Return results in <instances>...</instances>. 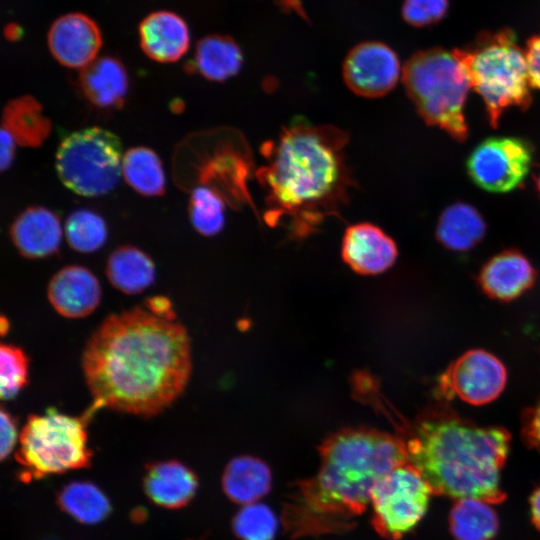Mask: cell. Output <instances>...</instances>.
<instances>
[{"label": "cell", "instance_id": "603a6c76", "mask_svg": "<svg viewBox=\"0 0 540 540\" xmlns=\"http://www.w3.org/2000/svg\"><path fill=\"white\" fill-rule=\"evenodd\" d=\"M486 223L472 205L456 202L446 207L437 222L436 238L447 249L466 252L485 236Z\"/></svg>", "mask_w": 540, "mask_h": 540}, {"label": "cell", "instance_id": "f1b7e54d", "mask_svg": "<svg viewBox=\"0 0 540 540\" xmlns=\"http://www.w3.org/2000/svg\"><path fill=\"white\" fill-rule=\"evenodd\" d=\"M65 236L69 246L77 252L98 250L107 239V226L97 213L80 209L72 212L65 222Z\"/></svg>", "mask_w": 540, "mask_h": 540}, {"label": "cell", "instance_id": "836d02e7", "mask_svg": "<svg viewBox=\"0 0 540 540\" xmlns=\"http://www.w3.org/2000/svg\"><path fill=\"white\" fill-rule=\"evenodd\" d=\"M521 435L527 446L540 452V400L522 413Z\"/></svg>", "mask_w": 540, "mask_h": 540}, {"label": "cell", "instance_id": "1f68e13d", "mask_svg": "<svg viewBox=\"0 0 540 540\" xmlns=\"http://www.w3.org/2000/svg\"><path fill=\"white\" fill-rule=\"evenodd\" d=\"M29 360L23 349L2 344L0 347V395L13 399L28 381Z\"/></svg>", "mask_w": 540, "mask_h": 540}, {"label": "cell", "instance_id": "484cf974", "mask_svg": "<svg viewBox=\"0 0 540 540\" xmlns=\"http://www.w3.org/2000/svg\"><path fill=\"white\" fill-rule=\"evenodd\" d=\"M243 62L239 45L230 37L210 35L196 46L194 65L210 81L222 82L236 75Z\"/></svg>", "mask_w": 540, "mask_h": 540}, {"label": "cell", "instance_id": "2e32d148", "mask_svg": "<svg viewBox=\"0 0 540 540\" xmlns=\"http://www.w3.org/2000/svg\"><path fill=\"white\" fill-rule=\"evenodd\" d=\"M47 297L61 316L83 318L91 314L100 303V283L89 269L79 265L66 266L50 279Z\"/></svg>", "mask_w": 540, "mask_h": 540}, {"label": "cell", "instance_id": "9c48e42d", "mask_svg": "<svg viewBox=\"0 0 540 540\" xmlns=\"http://www.w3.org/2000/svg\"><path fill=\"white\" fill-rule=\"evenodd\" d=\"M432 495L427 481L410 463L381 477L370 494L375 532L386 540H400L423 519Z\"/></svg>", "mask_w": 540, "mask_h": 540}, {"label": "cell", "instance_id": "8d00e7d4", "mask_svg": "<svg viewBox=\"0 0 540 540\" xmlns=\"http://www.w3.org/2000/svg\"><path fill=\"white\" fill-rule=\"evenodd\" d=\"M146 308L153 313L167 318H175L168 299L163 297H154L146 301Z\"/></svg>", "mask_w": 540, "mask_h": 540}, {"label": "cell", "instance_id": "7402d4cb", "mask_svg": "<svg viewBox=\"0 0 540 540\" xmlns=\"http://www.w3.org/2000/svg\"><path fill=\"white\" fill-rule=\"evenodd\" d=\"M272 485L269 466L259 458L242 455L233 458L222 476L226 496L243 506L256 503L267 495Z\"/></svg>", "mask_w": 540, "mask_h": 540}, {"label": "cell", "instance_id": "52a82bcc", "mask_svg": "<svg viewBox=\"0 0 540 540\" xmlns=\"http://www.w3.org/2000/svg\"><path fill=\"white\" fill-rule=\"evenodd\" d=\"M91 408L81 417L48 408L43 414L30 415L19 434L18 462L22 476L41 478L89 466L92 452L88 446L87 421Z\"/></svg>", "mask_w": 540, "mask_h": 540}, {"label": "cell", "instance_id": "8992f818", "mask_svg": "<svg viewBox=\"0 0 540 540\" xmlns=\"http://www.w3.org/2000/svg\"><path fill=\"white\" fill-rule=\"evenodd\" d=\"M473 89L482 99L488 122L497 128L510 108L527 109L532 102L525 51L510 29L481 34L463 49H455Z\"/></svg>", "mask_w": 540, "mask_h": 540}, {"label": "cell", "instance_id": "f35d334b", "mask_svg": "<svg viewBox=\"0 0 540 540\" xmlns=\"http://www.w3.org/2000/svg\"><path fill=\"white\" fill-rule=\"evenodd\" d=\"M8 328H9L8 320L4 316H1V320H0L1 334L4 335L8 331Z\"/></svg>", "mask_w": 540, "mask_h": 540}, {"label": "cell", "instance_id": "ffe728a7", "mask_svg": "<svg viewBox=\"0 0 540 540\" xmlns=\"http://www.w3.org/2000/svg\"><path fill=\"white\" fill-rule=\"evenodd\" d=\"M198 480L194 472L176 460L151 464L144 476V490L157 505L177 509L194 497Z\"/></svg>", "mask_w": 540, "mask_h": 540}, {"label": "cell", "instance_id": "7a4b0ae2", "mask_svg": "<svg viewBox=\"0 0 540 540\" xmlns=\"http://www.w3.org/2000/svg\"><path fill=\"white\" fill-rule=\"evenodd\" d=\"M317 473L295 484L281 521L291 538L350 531L370 505L375 483L408 463L404 440L369 428L340 430L319 447Z\"/></svg>", "mask_w": 540, "mask_h": 540}, {"label": "cell", "instance_id": "5b68a950", "mask_svg": "<svg viewBox=\"0 0 540 540\" xmlns=\"http://www.w3.org/2000/svg\"><path fill=\"white\" fill-rule=\"evenodd\" d=\"M402 81L426 124L456 141H466L469 129L464 109L471 85L455 49L435 47L416 52L402 68Z\"/></svg>", "mask_w": 540, "mask_h": 540}, {"label": "cell", "instance_id": "8fae6325", "mask_svg": "<svg viewBox=\"0 0 540 540\" xmlns=\"http://www.w3.org/2000/svg\"><path fill=\"white\" fill-rule=\"evenodd\" d=\"M506 381V368L496 356L473 349L458 357L441 374L437 390L440 399L457 397L471 405H484L502 393Z\"/></svg>", "mask_w": 540, "mask_h": 540}, {"label": "cell", "instance_id": "d4e9b609", "mask_svg": "<svg viewBox=\"0 0 540 540\" xmlns=\"http://www.w3.org/2000/svg\"><path fill=\"white\" fill-rule=\"evenodd\" d=\"M493 504L477 498L455 500L449 513V529L455 540H492L499 529Z\"/></svg>", "mask_w": 540, "mask_h": 540}, {"label": "cell", "instance_id": "4dcf8cb0", "mask_svg": "<svg viewBox=\"0 0 540 540\" xmlns=\"http://www.w3.org/2000/svg\"><path fill=\"white\" fill-rule=\"evenodd\" d=\"M277 526L273 511L257 502L243 506L232 520V529L242 540H273Z\"/></svg>", "mask_w": 540, "mask_h": 540}, {"label": "cell", "instance_id": "d6a6232c", "mask_svg": "<svg viewBox=\"0 0 540 540\" xmlns=\"http://www.w3.org/2000/svg\"><path fill=\"white\" fill-rule=\"evenodd\" d=\"M448 7L449 0H404L402 16L411 26L425 27L439 22Z\"/></svg>", "mask_w": 540, "mask_h": 540}, {"label": "cell", "instance_id": "277c9868", "mask_svg": "<svg viewBox=\"0 0 540 540\" xmlns=\"http://www.w3.org/2000/svg\"><path fill=\"white\" fill-rule=\"evenodd\" d=\"M401 437L408 463L433 494L493 505L505 500L500 479L510 449L506 429L479 426L440 405L421 414Z\"/></svg>", "mask_w": 540, "mask_h": 540}, {"label": "cell", "instance_id": "83f0119b", "mask_svg": "<svg viewBox=\"0 0 540 540\" xmlns=\"http://www.w3.org/2000/svg\"><path fill=\"white\" fill-rule=\"evenodd\" d=\"M57 502L66 513L84 524L99 523L111 511L106 495L90 482L77 481L64 486Z\"/></svg>", "mask_w": 540, "mask_h": 540}, {"label": "cell", "instance_id": "f546056e", "mask_svg": "<svg viewBox=\"0 0 540 540\" xmlns=\"http://www.w3.org/2000/svg\"><path fill=\"white\" fill-rule=\"evenodd\" d=\"M225 200L208 187L192 190L189 214L193 227L203 236H214L225 224Z\"/></svg>", "mask_w": 540, "mask_h": 540}, {"label": "cell", "instance_id": "9a60e30c", "mask_svg": "<svg viewBox=\"0 0 540 540\" xmlns=\"http://www.w3.org/2000/svg\"><path fill=\"white\" fill-rule=\"evenodd\" d=\"M2 116L0 164L5 171L13 162L16 147H38L49 135L51 124L30 96L8 102Z\"/></svg>", "mask_w": 540, "mask_h": 540}, {"label": "cell", "instance_id": "30bf717a", "mask_svg": "<svg viewBox=\"0 0 540 540\" xmlns=\"http://www.w3.org/2000/svg\"><path fill=\"white\" fill-rule=\"evenodd\" d=\"M533 160V148L524 139L489 137L470 153L466 168L471 180L492 193L512 191L524 182Z\"/></svg>", "mask_w": 540, "mask_h": 540}, {"label": "cell", "instance_id": "3957f363", "mask_svg": "<svg viewBox=\"0 0 540 540\" xmlns=\"http://www.w3.org/2000/svg\"><path fill=\"white\" fill-rule=\"evenodd\" d=\"M348 135L332 125L293 124L261 148L256 177L270 226L284 222L296 237L312 234L346 204L352 178L344 149Z\"/></svg>", "mask_w": 540, "mask_h": 540}, {"label": "cell", "instance_id": "74e56055", "mask_svg": "<svg viewBox=\"0 0 540 540\" xmlns=\"http://www.w3.org/2000/svg\"><path fill=\"white\" fill-rule=\"evenodd\" d=\"M529 507L532 523L540 530V485L531 494Z\"/></svg>", "mask_w": 540, "mask_h": 540}, {"label": "cell", "instance_id": "e0dca14e", "mask_svg": "<svg viewBox=\"0 0 540 540\" xmlns=\"http://www.w3.org/2000/svg\"><path fill=\"white\" fill-rule=\"evenodd\" d=\"M536 271L530 260L516 249L491 257L481 268L478 284L490 298L512 301L532 287Z\"/></svg>", "mask_w": 540, "mask_h": 540}, {"label": "cell", "instance_id": "6da1fadb", "mask_svg": "<svg viewBox=\"0 0 540 540\" xmlns=\"http://www.w3.org/2000/svg\"><path fill=\"white\" fill-rule=\"evenodd\" d=\"M81 366L94 409L151 417L187 386L190 338L175 318L136 307L104 319L84 347Z\"/></svg>", "mask_w": 540, "mask_h": 540}, {"label": "cell", "instance_id": "e575fe53", "mask_svg": "<svg viewBox=\"0 0 540 540\" xmlns=\"http://www.w3.org/2000/svg\"><path fill=\"white\" fill-rule=\"evenodd\" d=\"M524 51L530 85L540 90V33L527 41Z\"/></svg>", "mask_w": 540, "mask_h": 540}, {"label": "cell", "instance_id": "cb8c5ba5", "mask_svg": "<svg viewBox=\"0 0 540 540\" xmlns=\"http://www.w3.org/2000/svg\"><path fill=\"white\" fill-rule=\"evenodd\" d=\"M106 275L117 290L125 294H137L148 288L155 280V265L142 250L124 245L108 257Z\"/></svg>", "mask_w": 540, "mask_h": 540}, {"label": "cell", "instance_id": "ab89813d", "mask_svg": "<svg viewBox=\"0 0 540 540\" xmlns=\"http://www.w3.org/2000/svg\"><path fill=\"white\" fill-rule=\"evenodd\" d=\"M535 184H536L537 192H538V194L540 196V172L538 173V175L535 178Z\"/></svg>", "mask_w": 540, "mask_h": 540}, {"label": "cell", "instance_id": "d6986e66", "mask_svg": "<svg viewBox=\"0 0 540 540\" xmlns=\"http://www.w3.org/2000/svg\"><path fill=\"white\" fill-rule=\"evenodd\" d=\"M139 38L143 52L161 63L178 61L190 44L186 22L169 11H157L145 17L139 26Z\"/></svg>", "mask_w": 540, "mask_h": 540}, {"label": "cell", "instance_id": "ac0fdd59", "mask_svg": "<svg viewBox=\"0 0 540 540\" xmlns=\"http://www.w3.org/2000/svg\"><path fill=\"white\" fill-rule=\"evenodd\" d=\"M10 236L22 256L30 259L50 256L61 244L60 219L45 207H29L12 223Z\"/></svg>", "mask_w": 540, "mask_h": 540}, {"label": "cell", "instance_id": "7c38bea8", "mask_svg": "<svg viewBox=\"0 0 540 540\" xmlns=\"http://www.w3.org/2000/svg\"><path fill=\"white\" fill-rule=\"evenodd\" d=\"M401 75L397 54L388 45L377 41L354 46L343 63V79L347 87L365 98L388 94Z\"/></svg>", "mask_w": 540, "mask_h": 540}, {"label": "cell", "instance_id": "4316f807", "mask_svg": "<svg viewBox=\"0 0 540 540\" xmlns=\"http://www.w3.org/2000/svg\"><path fill=\"white\" fill-rule=\"evenodd\" d=\"M122 174L127 184L143 196H160L165 192L162 162L147 147H133L125 152Z\"/></svg>", "mask_w": 540, "mask_h": 540}, {"label": "cell", "instance_id": "5bb4252c", "mask_svg": "<svg viewBox=\"0 0 540 540\" xmlns=\"http://www.w3.org/2000/svg\"><path fill=\"white\" fill-rule=\"evenodd\" d=\"M341 254L344 262L356 273L376 275L392 267L398 249L394 240L380 227L361 222L345 230Z\"/></svg>", "mask_w": 540, "mask_h": 540}, {"label": "cell", "instance_id": "d590c367", "mask_svg": "<svg viewBox=\"0 0 540 540\" xmlns=\"http://www.w3.org/2000/svg\"><path fill=\"white\" fill-rule=\"evenodd\" d=\"M1 459L5 460L14 450L18 432L15 418L6 410L1 409Z\"/></svg>", "mask_w": 540, "mask_h": 540}, {"label": "cell", "instance_id": "ba28073f", "mask_svg": "<svg viewBox=\"0 0 540 540\" xmlns=\"http://www.w3.org/2000/svg\"><path fill=\"white\" fill-rule=\"evenodd\" d=\"M122 145L117 135L89 127L65 136L56 152V171L74 193L94 197L110 192L122 173Z\"/></svg>", "mask_w": 540, "mask_h": 540}, {"label": "cell", "instance_id": "4fadbf2b", "mask_svg": "<svg viewBox=\"0 0 540 540\" xmlns=\"http://www.w3.org/2000/svg\"><path fill=\"white\" fill-rule=\"evenodd\" d=\"M101 46L99 27L82 13H68L59 17L48 32L51 54L68 68H85L96 59Z\"/></svg>", "mask_w": 540, "mask_h": 540}, {"label": "cell", "instance_id": "44dd1931", "mask_svg": "<svg viewBox=\"0 0 540 540\" xmlns=\"http://www.w3.org/2000/svg\"><path fill=\"white\" fill-rule=\"evenodd\" d=\"M80 87L95 106L119 108L128 91V75L118 59L100 57L81 70Z\"/></svg>", "mask_w": 540, "mask_h": 540}]
</instances>
